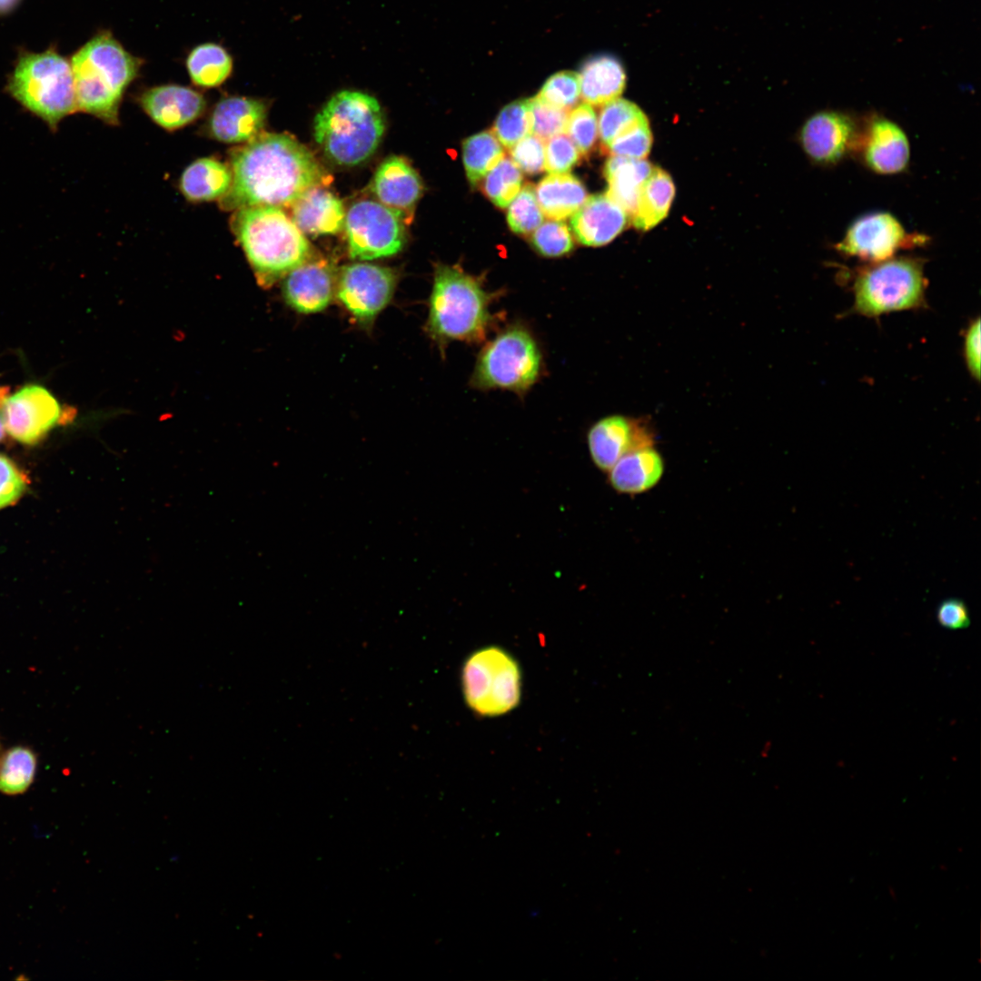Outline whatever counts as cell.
<instances>
[{
    "label": "cell",
    "mask_w": 981,
    "mask_h": 981,
    "mask_svg": "<svg viewBox=\"0 0 981 981\" xmlns=\"http://www.w3.org/2000/svg\"><path fill=\"white\" fill-rule=\"evenodd\" d=\"M629 220L627 213L606 193L595 194L571 215L570 226L580 244L599 247L614 240Z\"/></svg>",
    "instance_id": "obj_21"
},
{
    "label": "cell",
    "mask_w": 981,
    "mask_h": 981,
    "mask_svg": "<svg viewBox=\"0 0 981 981\" xmlns=\"http://www.w3.org/2000/svg\"><path fill=\"white\" fill-rule=\"evenodd\" d=\"M565 132L580 154L588 157L595 147L599 133L598 119L592 106L583 103L568 113Z\"/></svg>",
    "instance_id": "obj_37"
},
{
    "label": "cell",
    "mask_w": 981,
    "mask_h": 981,
    "mask_svg": "<svg viewBox=\"0 0 981 981\" xmlns=\"http://www.w3.org/2000/svg\"><path fill=\"white\" fill-rule=\"evenodd\" d=\"M925 241L923 235L907 233L890 213L872 212L851 223L836 249L844 255L876 263Z\"/></svg>",
    "instance_id": "obj_12"
},
{
    "label": "cell",
    "mask_w": 981,
    "mask_h": 981,
    "mask_svg": "<svg viewBox=\"0 0 981 981\" xmlns=\"http://www.w3.org/2000/svg\"><path fill=\"white\" fill-rule=\"evenodd\" d=\"M232 180L230 166L217 159L204 157L193 162L183 172L180 189L190 202L213 201L221 199L229 191Z\"/></svg>",
    "instance_id": "obj_27"
},
{
    "label": "cell",
    "mask_w": 981,
    "mask_h": 981,
    "mask_svg": "<svg viewBox=\"0 0 981 981\" xmlns=\"http://www.w3.org/2000/svg\"><path fill=\"white\" fill-rule=\"evenodd\" d=\"M185 64L195 85L213 88L221 85L231 75L233 58L221 45L204 43L191 50Z\"/></svg>",
    "instance_id": "obj_29"
},
{
    "label": "cell",
    "mask_w": 981,
    "mask_h": 981,
    "mask_svg": "<svg viewBox=\"0 0 981 981\" xmlns=\"http://www.w3.org/2000/svg\"><path fill=\"white\" fill-rule=\"evenodd\" d=\"M535 193L543 215L555 221L574 214L588 198L582 182L568 173L548 174L538 183Z\"/></svg>",
    "instance_id": "obj_26"
},
{
    "label": "cell",
    "mask_w": 981,
    "mask_h": 981,
    "mask_svg": "<svg viewBox=\"0 0 981 981\" xmlns=\"http://www.w3.org/2000/svg\"><path fill=\"white\" fill-rule=\"evenodd\" d=\"M37 756L29 747L14 746L0 754V792L7 796L25 793L33 784Z\"/></svg>",
    "instance_id": "obj_31"
},
{
    "label": "cell",
    "mask_w": 981,
    "mask_h": 981,
    "mask_svg": "<svg viewBox=\"0 0 981 981\" xmlns=\"http://www.w3.org/2000/svg\"><path fill=\"white\" fill-rule=\"evenodd\" d=\"M589 451L594 464L603 471L625 454L654 446V431L647 420L619 414L597 421L587 433Z\"/></svg>",
    "instance_id": "obj_15"
},
{
    "label": "cell",
    "mask_w": 981,
    "mask_h": 981,
    "mask_svg": "<svg viewBox=\"0 0 981 981\" xmlns=\"http://www.w3.org/2000/svg\"><path fill=\"white\" fill-rule=\"evenodd\" d=\"M292 210V219L304 235L335 234L344 227L346 212L342 202L322 185L306 190Z\"/></svg>",
    "instance_id": "obj_22"
},
{
    "label": "cell",
    "mask_w": 981,
    "mask_h": 981,
    "mask_svg": "<svg viewBox=\"0 0 981 981\" xmlns=\"http://www.w3.org/2000/svg\"><path fill=\"white\" fill-rule=\"evenodd\" d=\"M461 686L465 702L474 713L482 717L500 716L520 703V669L505 649L484 647L466 659Z\"/></svg>",
    "instance_id": "obj_9"
},
{
    "label": "cell",
    "mask_w": 981,
    "mask_h": 981,
    "mask_svg": "<svg viewBox=\"0 0 981 981\" xmlns=\"http://www.w3.org/2000/svg\"><path fill=\"white\" fill-rule=\"evenodd\" d=\"M580 95L590 105H604L619 98L626 84V74L620 62L601 54L587 60L580 72Z\"/></svg>",
    "instance_id": "obj_25"
},
{
    "label": "cell",
    "mask_w": 981,
    "mask_h": 981,
    "mask_svg": "<svg viewBox=\"0 0 981 981\" xmlns=\"http://www.w3.org/2000/svg\"><path fill=\"white\" fill-rule=\"evenodd\" d=\"M937 623L947 629H963L971 623L968 608L964 600L949 598L943 600L936 609Z\"/></svg>",
    "instance_id": "obj_44"
},
{
    "label": "cell",
    "mask_w": 981,
    "mask_h": 981,
    "mask_svg": "<svg viewBox=\"0 0 981 981\" xmlns=\"http://www.w3.org/2000/svg\"><path fill=\"white\" fill-rule=\"evenodd\" d=\"M4 397H5V393L0 392V401H2Z\"/></svg>",
    "instance_id": "obj_48"
},
{
    "label": "cell",
    "mask_w": 981,
    "mask_h": 981,
    "mask_svg": "<svg viewBox=\"0 0 981 981\" xmlns=\"http://www.w3.org/2000/svg\"><path fill=\"white\" fill-rule=\"evenodd\" d=\"M510 154L521 172L535 175L544 171L545 144L540 137L527 135L510 149Z\"/></svg>",
    "instance_id": "obj_42"
},
{
    "label": "cell",
    "mask_w": 981,
    "mask_h": 981,
    "mask_svg": "<svg viewBox=\"0 0 981 981\" xmlns=\"http://www.w3.org/2000/svg\"><path fill=\"white\" fill-rule=\"evenodd\" d=\"M646 117L634 103L617 98L605 104L600 111L598 129L605 148L622 132Z\"/></svg>",
    "instance_id": "obj_34"
},
{
    "label": "cell",
    "mask_w": 981,
    "mask_h": 981,
    "mask_svg": "<svg viewBox=\"0 0 981 981\" xmlns=\"http://www.w3.org/2000/svg\"><path fill=\"white\" fill-rule=\"evenodd\" d=\"M397 282L391 268L353 263L338 270L335 297L357 323L370 327L391 301Z\"/></svg>",
    "instance_id": "obj_11"
},
{
    "label": "cell",
    "mask_w": 981,
    "mask_h": 981,
    "mask_svg": "<svg viewBox=\"0 0 981 981\" xmlns=\"http://www.w3.org/2000/svg\"><path fill=\"white\" fill-rule=\"evenodd\" d=\"M861 130L849 114L822 110L803 124L799 142L807 156L819 165H832L857 149Z\"/></svg>",
    "instance_id": "obj_14"
},
{
    "label": "cell",
    "mask_w": 981,
    "mask_h": 981,
    "mask_svg": "<svg viewBox=\"0 0 981 981\" xmlns=\"http://www.w3.org/2000/svg\"><path fill=\"white\" fill-rule=\"evenodd\" d=\"M337 276L333 262L312 255L283 277L284 301L301 313L321 312L335 296Z\"/></svg>",
    "instance_id": "obj_16"
},
{
    "label": "cell",
    "mask_w": 981,
    "mask_h": 981,
    "mask_svg": "<svg viewBox=\"0 0 981 981\" xmlns=\"http://www.w3.org/2000/svg\"><path fill=\"white\" fill-rule=\"evenodd\" d=\"M664 471L661 454L650 446L625 454L608 472L609 483L617 492L635 495L653 489Z\"/></svg>",
    "instance_id": "obj_23"
},
{
    "label": "cell",
    "mask_w": 981,
    "mask_h": 981,
    "mask_svg": "<svg viewBox=\"0 0 981 981\" xmlns=\"http://www.w3.org/2000/svg\"><path fill=\"white\" fill-rule=\"evenodd\" d=\"M857 147L867 168L877 174L902 173L909 163L910 146L904 130L883 116H873L861 132Z\"/></svg>",
    "instance_id": "obj_17"
},
{
    "label": "cell",
    "mask_w": 981,
    "mask_h": 981,
    "mask_svg": "<svg viewBox=\"0 0 981 981\" xmlns=\"http://www.w3.org/2000/svg\"><path fill=\"white\" fill-rule=\"evenodd\" d=\"M652 167L644 159L618 155H610L604 164L603 173L608 183L605 193L627 213L629 220Z\"/></svg>",
    "instance_id": "obj_24"
},
{
    "label": "cell",
    "mask_w": 981,
    "mask_h": 981,
    "mask_svg": "<svg viewBox=\"0 0 981 981\" xmlns=\"http://www.w3.org/2000/svg\"><path fill=\"white\" fill-rule=\"evenodd\" d=\"M532 115L531 134L543 141L565 132L568 111L552 106L537 95L530 98Z\"/></svg>",
    "instance_id": "obj_40"
},
{
    "label": "cell",
    "mask_w": 981,
    "mask_h": 981,
    "mask_svg": "<svg viewBox=\"0 0 981 981\" xmlns=\"http://www.w3.org/2000/svg\"><path fill=\"white\" fill-rule=\"evenodd\" d=\"M674 196L675 185L670 175L661 168L652 167L641 187L630 222L637 229H651L668 215Z\"/></svg>",
    "instance_id": "obj_28"
},
{
    "label": "cell",
    "mask_w": 981,
    "mask_h": 981,
    "mask_svg": "<svg viewBox=\"0 0 981 981\" xmlns=\"http://www.w3.org/2000/svg\"><path fill=\"white\" fill-rule=\"evenodd\" d=\"M537 96L552 106L568 110L580 96V76L571 71L558 72L547 79Z\"/></svg>",
    "instance_id": "obj_38"
},
{
    "label": "cell",
    "mask_w": 981,
    "mask_h": 981,
    "mask_svg": "<svg viewBox=\"0 0 981 981\" xmlns=\"http://www.w3.org/2000/svg\"><path fill=\"white\" fill-rule=\"evenodd\" d=\"M927 280L924 262L916 257H892L869 263L856 273L852 311L877 318L892 312L926 306Z\"/></svg>",
    "instance_id": "obj_7"
},
{
    "label": "cell",
    "mask_w": 981,
    "mask_h": 981,
    "mask_svg": "<svg viewBox=\"0 0 981 981\" xmlns=\"http://www.w3.org/2000/svg\"><path fill=\"white\" fill-rule=\"evenodd\" d=\"M267 107L259 99L226 96L213 107L207 123L210 136L227 144L249 142L262 133Z\"/></svg>",
    "instance_id": "obj_18"
},
{
    "label": "cell",
    "mask_w": 981,
    "mask_h": 981,
    "mask_svg": "<svg viewBox=\"0 0 981 981\" xmlns=\"http://www.w3.org/2000/svg\"><path fill=\"white\" fill-rule=\"evenodd\" d=\"M8 90L52 127L77 109L72 65L53 50L21 56Z\"/></svg>",
    "instance_id": "obj_8"
},
{
    "label": "cell",
    "mask_w": 981,
    "mask_h": 981,
    "mask_svg": "<svg viewBox=\"0 0 981 981\" xmlns=\"http://www.w3.org/2000/svg\"><path fill=\"white\" fill-rule=\"evenodd\" d=\"M19 0H0V14L12 10Z\"/></svg>",
    "instance_id": "obj_46"
},
{
    "label": "cell",
    "mask_w": 981,
    "mask_h": 981,
    "mask_svg": "<svg viewBox=\"0 0 981 981\" xmlns=\"http://www.w3.org/2000/svg\"><path fill=\"white\" fill-rule=\"evenodd\" d=\"M372 192L378 202L399 213L405 223L411 220L423 193L422 181L404 158L391 155L378 167L372 181Z\"/></svg>",
    "instance_id": "obj_19"
},
{
    "label": "cell",
    "mask_w": 981,
    "mask_h": 981,
    "mask_svg": "<svg viewBox=\"0 0 981 981\" xmlns=\"http://www.w3.org/2000/svg\"><path fill=\"white\" fill-rule=\"evenodd\" d=\"M569 226L560 221H548L540 224L530 236L533 249L544 257L555 258L570 253L574 241Z\"/></svg>",
    "instance_id": "obj_36"
},
{
    "label": "cell",
    "mask_w": 981,
    "mask_h": 981,
    "mask_svg": "<svg viewBox=\"0 0 981 981\" xmlns=\"http://www.w3.org/2000/svg\"><path fill=\"white\" fill-rule=\"evenodd\" d=\"M504 157V148L493 132L483 131L465 139L462 143V160L471 187L481 183Z\"/></svg>",
    "instance_id": "obj_30"
},
{
    "label": "cell",
    "mask_w": 981,
    "mask_h": 981,
    "mask_svg": "<svg viewBox=\"0 0 981 981\" xmlns=\"http://www.w3.org/2000/svg\"><path fill=\"white\" fill-rule=\"evenodd\" d=\"M652 145V134L646 117L619 134L607 147L611 155L644 159Z\"/></svg>",
    "instance_id": "obj_39"
},
{
    "label": "cell",
    "mask_w": 981,
    "mask_h": 981,
    "mask_svg": "<svg viewBox=\"0 0 981 981\" xmlns=\"http://www.w3.org/2000/svg\"><path fill=\"white\" fill-rule=\"evenodd\" d=\"M580 155L570 138L559 134L549 138L545 145L544 170L549 173H567L579 163Z\"/></svg>",
    "instance_id": "obj_41"
},
{
    "label": "cell",
    "mask_w": 981,
    "mask_h": 981,
    "mask_svg": "<svg viewBox=\"0 0 981 981\" xmlns=\"http://www.w3.org/2000/svg\"><path fill=\"white\" fill-rule=\"evenodd\" d=\"M385 129L382 109L372 95L357 91L334 94L314 119V138L329 160L358 165L378 148Z\"/></svg>",
    "instance_id": "obj_5"
},
{
    "label": "cell",
    "mask_w": 981,
    "mask_h": 981,
    "mask_svg": "<svg viewBox=\"0 0 981 981\" xmlns=\"http://www.w3.org/2000/svg\"><path fill=\"white\" fill-rule=\"evenodd\" d=\"M139 101L147 115L169 131L193 123L206 108V101L199 92L179 84L150 88L142 94Z\"/></svg>",
    "instance_id": "obj_20"
},
{
    "label": "cell",
    "mask_w": 981,
    "mask_h": 981,
    "mask_svg": "<svg viewBox=\"0 0 981 981\" xmlns=\"http://www.w3.org/2000/svg\"><path fill=\"white\" fill-rule=\"evenodd\" d=\"M0 748H1V745H0Z\"/></svg>",
    "instance_id": "obj_49"
},
{
    "label": "cell",
    "mask_w": 981,
    "mask_h": 981,
    "mask_svg": "<svg viewBox=\"0 0 981 981\" xmlns=\"http://www.w3.org/2000/svg\"><path fill=\"white\" fill-rule=\"evenodd\" d=\"M404 223L399 213L378 201L354 203L344 221L350 256L368 261L398 253L406 243Z\"/></svg>",
    "instance_id": "obj_10"
},
{
    "label": "cell",
    "mask_w": 981,
    "mask_h": 981,
    "mask_svg": "<svg viewBox=\"0 0 981 981\" xmlns=\"http://www.w3.org/2000/svg\"><path fill=\"white\" fill-rule=\"evenodd\" d=\"M531 131L532 115L529 99L517 100L504 106L493 124V134L507 149L530 134Z\"/></svg>",
    "instance_id": "obj_33"
},
{
    "label": "cell",
    "mask_w": 981,
    "mask_h": 981,
    "mask_svg": "<svg viewBox=\"0 0 981 981\" xmlns=\"http://www.w3.org/2000/svg\"><path fill=\"white\" fill-rule=\"evenodd\" d=\"M62 407L45 387L28 384L1 401L7 433L24 444H35L61 421Z\"/></svg>",
    "instance_id": "obj_13"
},
{
    "label": "cell",
    "mask_w": 981,
    "mask_h": 981,
    "mask_svg": "<svg viewBox=\"0 0 981 981\" xmlns=\"http://www.w3.org/2000/svg\"><path fill=\"white\" fill-rule=\"evenodd\" d=\"M543 371V356L534 334L521 322H513L485 342L470 386L481 391L505 390L522 398Z\"/></svg>",
    "instance_id": "obj_6"
},
{
    "label": "cell",
    "mask_w": 981,
    "mask_h": 981,
    "mask_svg": "<svg viewBox=\"0 0 981 981\" xmlns=\"http://www.w3.org/2000/svg\"><path fill=\"white\" fill-rule=\"evenodd\" d=\"M231 225L263 287L272 286L312 255L305 235L282 207L235 210Z\"/></svg>",
    "instance_id": "obj_3"
},
{
    "label": "cell",
    "mask_w": 981,
    "mask_h": 981,
    "mask_svg": "<svg viewBox=\"0 0 981 981\" xmlns=\"http://www.w3.org/2000/svg\"><path fill=\"white\" fill-rule=\"evenodd\" d=\"M229 191L223 210L271 205L292 206L309 188L322 185L326 173L312 153L286 134L261 133L230 157Z\"/></svg>",
    "instance_id": "obj_1"
},
{
    "label": "cell",
    "mask_w": 981,
    "mask_h": 981,
    "mask_svg": "<svg viewBox=\"0 0 981 981\" xmlns=\"http://www.w3.org/2000/svg\"><path fill=\"white\" fill-rule=\"evenodd\" d=\"M27 488V479L15 463L0 454V509L18 500Z\"/></svg>",
    "instance_id": "obj_43"
},
{
    "label": "cell",
    "mask_w": 981,
    "mask_h": 981,
    "mask_svg": "<svg viewBox=\"0 0 981 981\" xmlns=\"http://www.w3.org/2000/svg\"><path fill=\"white\" fill-rule=\"evenodd\" d=\"M522 173L511 158H503L482 179L483 193L499 208H506L519 193Z\"/></svg>",
    "instance_id": "obj_32"
},
{
    "label": "cell",
    "mask_w": 981,
    "mask_h": 981,
    "mask_svg": "<svg viewBox=\"0 0 981 981\" xmlns=\"http://www.w3.org/2000/svg\"><path fill=\"white\" fill-rule=\"evenodd\" d=\"M964 358L968 372L980 380V318L971 321L964 335Z\"/></svg>",
    "instance_id": "obj_45"
},
{
    "label": "cell",
    "mask_w": 981,
    "mask_h": 981,
    "mask_svg": "<svg viewBox=\"0 0 981 981\" xmlns=\"http://www.w3.org/2000/svg\"><path fill=\"white\" fill-rule=\"evenodd\" d=\"M502 293L488 291L481 277L459 265L435 266L425 330L441 355L450 342L477 344L486 340L500 320L491 304Z\"/></svg>",
    "instance_id": "obj_2"
},
{
    "label": "cell",
    "mask_w": 981,
    "mask_h": 981,
    "mask_svg": "<svg viewBox=\"0 0 981 981\" xmlns=\"http://www.w3.org/2000/svg\"><path fill=\"white\" fill-rule=\"evenodd\" d=\"M71 65L77 109L116 124L123 94L137 77L142 60L103 32L73 55Z\"/></svg>",
    "instance_id": "obj_4"
},
{
    "label": "cell",
    "mask_w": 981,
    "mask_h": 981,
    "mask_svg": "<svg viewBox=\"0 0 981 981\" xmlns=\"http://www.w3.org/2000/svg\"><path fill=\"white\" fill-rule=\"evenodd\" d=\"M5 425H4L2 417L0 415V441H2L3 438L5 437Z\"/></svg>",
    "instance_id": "obj_47"
},
{
    "label": "cell",
    "mask_w": 981,
    "mask_h": 981,
    "mask_svg": "<svg viewBox=\"0 0 981 981\" xmlns=\"http://www.w3.org/2000/svg\"><path fill=\"white\" fill-rule=\"evenodd\" d=\"M509 205L508 224L517 234L530 235L543 222L544 215L530 183H526Z\"/></svg>",
    "instance_id": "obj_35"
}]
</instances>
